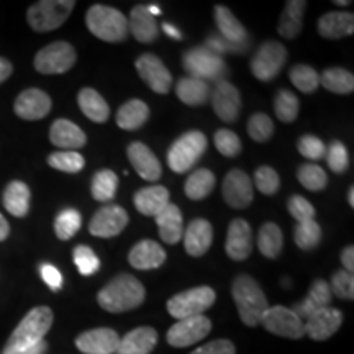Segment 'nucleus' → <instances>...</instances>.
<instances>
[{"instance_id": "nucleus-1", "label": "nucleus", "mask_w": 354, "mask_h": 354, "mask_svg": "<svg viewBox=\"0 0 354 354\" xmlns=\"http://www.w3.org/2000/svg\"><path fill=\"white\" fill-rule=\"evenodd\" d=\"M145 297L146 290L138 279L131 274H120L97 294V302L107 312L122 313L140 307Z\"/></svg>"}, {"instance_id": "nucleus-2", "label": "nucleus", "mask_w": 354, "mask_h": 354, "mask_svg": "<svg viewBox=\"0 0 354 354\" xmlns=\"http://www.w3.org/2000/svg\"><path fill=\"white\" fill-rule=\"evenodd\" d=\"M232 294L241 322L248 326L259 325L269 305L258 282L251 276L241 274L234 279Z\"/></svg>"}, {"instance_id": "nucleus-3", "label": "nucleus", "mask_w": 354, "mask_h": 354, "mask_svg": "<svg viewBox=\"0 0 354 354\" xmlns=\"http://www.w3.org/2000/svg\"><path fill=\"white\" fill-rule=\"evenodd\" d=\"M53 312L50 307H35L26 313L24 320L19 323L13 333L8 338L3 353H15L21 349L32 348L43 342L53 325Z\"/></svg>"}, {"instance_id": "nucleus-4", "label": "nucleus", "mask_w": 354, "mask_h": 354, "mask_svg": "<svg viewBox=\"0 0 354 354\" xmlns=\"http://www.w3.org/2000/svg\"><path fill=\"white\" fill-rule=\"evenodd\" d=\"M87 28L102 41L118 43L128 37V20L120 10L107 6H92L86 15Z\"/></svg>"}, {"instance_id": "nucleus-5", "label": "nucleus", "mask_w": 354, "mask_h": 354, "mask_svg": "<svg viewBox=\"0 0 354 354\" xmlns=\"http://www.w3.org/2000/svg\"><path fill=\"white\" fill-rule=\"evenodd\" d=\"M74 7L76 2L73 0H41L28 8L26 20L35 32H53L69 19Z\"/></svg>"}, {"instance_id": "nucleus-6", "label": "nucleus", "mask_w": 354, "mask_h": 354, "mask_svg": "<svg viewBox=\"0 0 354 354\" xmlns=\"http://www.w3.org/2000/svg\"><path fill=\"white\" fill-rule=\"evenodd\" d=\"M207 149V136L202 131H189L174 141L167 153V165L177 174L192 167Z\"/></svg>"}, {"instance_id": "nucleus-7", "label": "nucleus", "mask_w": 354, "mask_h": 354, "mask_svg": "<svg viewBox=\"0 0 354 354\" xmlns=\"http://www.w3.org/2000/svg\"><path fill=\"white\" fill-rule=\"evenodd\" d=\"M216 299L215 290L209 286L194 287L167 300V312L176 320H184L189 317L203 315L207 308L214 305Z\"/></svg>"}, {"instance_id": "nucleus-8", "label": "nucleus", "mask_w": 354, "mask_h": 354, "mask_svg": "<svg viewBox=\"0 0 354 354\" xmlns=\"http://www.w3.org/2000/svg\"><path fill=\"white\" fill-rule=\"evenodd\" d=\"M77 55L73 44L56 41L44 46L35 56V69L41 74H64L76 64Z\"/></svg>"}, {"instance_id": "nucleus-9", "label": "nucleus", "mask_w": 354, "mask_h": 354, "mask_svg": "<svg viewBox=\"0 0 354 354\" xmlns=\"http://www.w3.org/2000/svg\"><path fill=\"white\" fill-rule=\"evenodd\" d=\"M286 59L287 51L281 43L266 41L261 44L259 50L251 59V73L259 81L269 82L279 76V73L284 68Z\"/></svg>"}, {"instance_id": "nucleus-10", "label": "nucleus", "mask_w": 354, "mask_h": 354, "mask_svg": "<svg viewBox=\"0 0 354 354\" xmlns=\"http://www.w3.org/2000/svg\"><path fill=\"white\" fill-rule=\"evenodd\" d=\"M184 68L187 73H190V77L202 79V81L220 77L227 71V66H225L221 56L205 46L194 48V50L185 53Z\"/></svg>"}, {"instance_id": "nucleus-11", "label": "nucleus", "mask_w": 354, "mask_h": 354, "mask_svg": "<svg viewBox=\"0 0 354 354\" xmlns=\"http://www.w3.org/2000/svg\"><path fill=\"white\" fill-rule=\"evenodd\" d=\"M261 323H263L266 330L277 336H282V338L300 339L305 336L304 322L300 320L294 310L282 307V305H276V307H269L266 310Z\"/></svg>"}, {"instance_id": "nucleus-12", "label": "nucleus", "mask_w": 354, "mask_h": 354, "mask_svg": "<svg viewBox=\"0 0 354 354\" xmlns=\"http://www.w3.org/2000/svg\"><path fill=\"white\" fill-rule=\"evenodd\" d=\"M212 330L210 318L205 315L189 317L177 320L167 331V343L174 348H187L202 342Z\"/></svg>"}, {"instance_id": "nucleus-13", "label": "nucleus", "mask_w": 354, "mask_h": 354, "mask_svg": "<svg viewBox=\"0 0 354 354\" xmlns=\"http://www.w3.org/2000/svg\"><path fill=\"white\" fill-rule=\"evenodd\" d=\"M135 68L138 71L140 77L146 82V86L156 94H167L171 91L172 76L169 69L166 68L165 63L158 56L149 55V53L141 55L135 61Z\"/></svg>"}, {"instance_id": "nucleus-14", "label": "nucleus", "mask_w": 354, "mask_h": 354, "mask_svg": "<svg viewBox=\"0 0 354 354\" xmlns=\"http://www.w3.org/2000/svg\"><path fill=\"white\" fill-rule=\"evenodd\" d=\"M128 225V214L120 205H104L88 223V232L97 238H113Z\"/></svg>"}, {"instance_id": "nucleus-15", "label": "nucleus", "mask_w": 354, "mask_h": 354, "mask_svg": "<svg viewBox=\"0 0 354 354\" xmlns=\"http://www.w3.org/2000/svg\"><path fill=\"white\" fill-rule=\"evenodd\" d=\"M223 198L232 209L243 210L251 205L254 197L253 183L241 169H232L223 180Z\"/></svg>"}, {"instance_id": "nucleus-16", "label": "nucleus", "mask_w": 354, "mask_h": 354, "mask_svg": "<svg viewBox=\"0 0 354 354\" xmlns=\"http://www.w3.org/2000/svg\"><path fill=\"white\" fill-rule=\"evenodd\" d=\"M343 323V313L338 308H322L312 313L304 322V331L315 342H325L339 330Z\"/></svg>"}, {"instance_id": "nucleus-17", "label": "nucleus", "mask_w": 354, "mask_h": 354, "mask_svg": "<svg viewBox=\"0 0 354 354\" xmlns=\"http://www.w3.org/2000/svg\"><path fill=\"white\" fill-rule=\"evenodd\" d=\"M120 336L112 328H95L77 336L76 346L84 354H115Z\"/></svg>"}, {"instance_id": "nucleus-18", "label": "nucleus", "mask_w": 354, "mask_h": 354, "mask_svg": "<svg viewBox=\"0 0 354 354\" xmlns=\"http://www.w3.org/2000/svg\"><path fill=\"white\" fill-rule=\"evenodd\" d=\"M13 110L24 120H41L51 110V99L39 88H26L17 97Z\"/></svg>"}, {"instance_id": "nucleus-19", "label": "nucleus", "mask_w": 354, "mask_h": 354, "mask_svg": "<svg viewBox=\"0 0 354 354\" xmlns=\"http://www.w3.org/2000/svg\"><path fill=\"white\" fill-rule=\"evenodd\" d=\"M212 105L220 120L232 123L240 117L241 95L240 91L230 82H218L212 94Z\"/></svg>"}, {"instance_id": "nucleus-20", "label": "nucleus", "mask_w": 354, "mask_h": 354, "mask_svg": "<svg viewBox=\"0 0 354 354\" xmlns=\"http://www.w3.org/2000/svg\"><path fill=\"white\" fill-rule=\"evenodd\" d=\"M225 250L233 261H245L250 258L253 251V232L248 221L236 218L230 223Z\"/></svg>"}, {"instance_id": "nucleus-21", "label": "nucleus", "mask_w": 354, "mask_h": 354, "mask_svg": "<svg viewBox=\"0 0 354 354\" xmlns=\"http://www.w3.org/2000/svg\"><path fill=\"white\" fill-rule=\"evenodd\" d=\"M184 246L185 251L194 258H201L209 251L214 241V228L209 220L196 218L189 223L184 232Z\"/></svg>"}, {"instance_id": "nucleus-22", "label": "nucleus", "mask_w": 354, "mask_h": 354, "mask_svg": "<svg viewBox=\"0 0 354 354\" xmlns=\"http://www.w3.org/2000/svg\"><path fill=\"white\" fill-rule=\"evenodd\" d=\"M127 154L133 169L138 172V176L143 177L145 180H158L161 177V162L146 145L135 141L128 146Z\"/></svg>"}, {"instance_id": "nucleus-23", "label": "nucleus", "mask_w": 354, "mask_h": 354, "mask_svg": "<svg viewBox=\"0 0 354 354\" xmlns=\"http://www.w3.org/2000/svg\"><path fill=\"white\" fill-rule=\"evenodd\" d=\"M166 251L159 243L153 240H143L136 243L131 248L130 254H128V261L135 269L140 271H149V269H158L159 266L166 263Z\"/></svg>"}, {"instance_id": "nucleus-24", "label": "nucleus", "mask_w": 354, "mask_h": 354, "mask_svg": "<svg viewBox=\"0 0 354 354\" xmlns=\"http://www.w3.org/2000/svg\"><path fill=\"white\" fill-rule=\"evenodd\" d=\"M128 33L135 37L140 43H151L158 38L159 26L156 17L148 12L146 6L133 7L130 20H128Z\"/></svg>"}, {"instance_id": "nucleus-25", "label": "nucleus", "mask_w": 354, "mask_h": 354, "mask_svg": "<svg viewBox=\"0 0 354 354\" xmlns=\"http://www.w3.org/2000/svg\"><path fill=\"white\" fill-rule=\"evenodd\" d=\"M158 343V331L151 326H140L120 338L117 354H149Z\"/></svg>"}, {"instance_id": "nucleus-26", "label": "nucleus", "mask_w": 354, "mask_h": 354, "mask_svg": "<svg viewBox=\"0 0 354 354\" xmlns=\"http://www.w3.org/2000/svg\"><path fill=\"white\" fill-rule=\"evenodd\" d=\"M354 32V15L351 12H328L318 20V33L326 39L351 37Z\"/></svg>"}, {"instance_id": "nucleus-27", "label": "nucleus", "mask_w": 354, "mask_h": 354, "mask_svg": "<svg viewBox=\"0 0 354 354\" xmlns=\"http://www.w3.org/2000/svg\"><path fill=\"white\" fill-rule=\"evenodd\" d=\"M50 140L56 148L61 149H79L87 143V136L76 123L64 120H56L51 125Z\"/></svg>"}, {"instance_id": "nucleus-28", "label": "nucleus", "mask_w": 354, "mask_h": 354, "mask_svg": "<svg viewBox=\"0 0 354 354\" xmlns=\"http://www.w3.org/2000/svg\"><path fill=\"white\" fill-rule=\"evenodd\" d=\"M156 223L159 228V236L167 245H176V243L183 240V214L174 203H167L165 209L159 212L156 215Z\"/></svg>"}, {"instance_id": "nucleus-29", "label": "nucleus", "mask_w": 354, "mask_h": 354, "mask_svg": "<svg viewBox=\"0 0 354 354\" xmlns=\"http://www.w3.org/2000/svg\"><path fill=\"white\" fill-rule=\"evenodd\" d=\"M167 203H169V190L162 185H151L135 194L136 210L145 216H156Z\"/></svg>"}, {"instance_id": "nucleus-30", "label": "nucleus", "mask_w": 354, "mask_h": 354, "mask_svg": "<svg viewBox=\"0 0 354 354\" xmlns=\"http://www.w3.org/2000/svg\"><path fill=\"white\" fill-rule=\"evenodd\" d=\"M331 299H333V294H331L330 284L320 279V281L313 282L307 299H305L304 302H300L299 305H295L294 312L297 313L300 320L305 322L310 315H312V313H315L322 308L330 307Z\"/></svg>"}, {"instance_id": "nucleus-31", "label": "nucleus", "mask_w": 354, "mask_h": 354, "mask_svg": "<svg viewBox=\"0 0 354 354\" xmlns=\"http://www.w3.org/2000/svg\"><path fill=\"white\" fill-rule=\"evenodd\" d=\"M305 8H307V2L305 0H289L286 3V8L281 13L277 26V32L282 38L294 39L299 37L304 26Z\"/></svg>"}, {"instance_id": "nucleus-32", "label": "nucleus", "mask_w": 354, "mask_h": 354, "mask_svg": "<svg viewBox=\"0 0 354 354\" xmlns=\"http://www.w3.org/2000/svg\"><path fill=\"white\" fill-rule=\"evenodd\" d=\"M176 95L180 102L190 107H197V105L205 104L210 97V86L207 81L196 77H183L177 81Z\"/></svg>"}, {"instance_id": "nucleus-33", "label": "nucleus", "mask_w": 354, "mask_h": 354, "mask_svg": "<svg viewBox=\"0 0 354 354\" xmlns=\"http://www.w3.org/2000/svg\"><path fill=\"white\" fill-rule=\"evenodd\" d=\"M77 104L81 112L86 115L88 120L95 123H104L109 120L110 109L109 104L105 102L104 97H102L99 92L94 91V88L86 87L79 92L77 95Z\"/></svg>"}, {"instance_id": "nucleus-34", "label": "nucleus", "mask_w": 354, "mask_h": 354, "mask_svg": "<svg viewBox=\"0 0 354 354\" xmlns=\"http://www.w3.org/2000/svg\"><path fill=\"white\" fill-rule=\"evenodd\" d=\"M30 198H32V192L28 185L21 180H12L3 192V205L8 214L24 218L30 210Z\"/></svg>"}, {"instance_id": "nucleus-35", "label": "nucleus", "mask_w": 354, "mask_h": 354, "mask_svg": "<svg viewBox=\"0 0 354 354\" xmlns=\"http://www.w3.org/2000/svg\"><path fill=\"white\" fill-rule=\"evenodd\" d=\"M215 20L220 30V37L228 39L232 43H246L250 41L245 26L240 20L233 15V12L225 6L215 7Z\"/></svg>"}, {"instance_id": "nucleus-36", "label": "nucleus", "mask_w": 354, "mask_h": 354, "mask_svg": "<svg viewBox=\"0 0 354 354\" xmlns=\"http://www.w3.org/2000/svg\"><path fill=\"white\" fill-rule=\"evenodd\" d=\"M149 117V107L140 99H131L123 104L117 112V125L122 130H138Z\"/></svg>"}, {"instance_id": "nucleus-37", "label": "nucleus", "mask_w": 354, "mask_h": 354, "mask_svg": "<svg viewBox=\"0 0 354 354\" xmlns=\"http://www.w3.org/2000/svg\"><path fill=\"white\" fill-rule=\"evenodd\" d=\"M284 246V234L276 223H264L258 234V248L261 254L268 259H276Z\"/></svg>"}, {"instance_id": "nucleus-38", "label": "nucleus", "mask_w": 354, "mask_h": 354, "mask_svg": "<svg viewBox=\"0 0 354 354\" xmlns=\"http://www.w3.org/2000/svg\"><path fill=\"white\" fill-rule=\"evenodd\" d=\"M215 187V176L209 169H197L185 180V196L190 201H202Z\"/></svg>"}, {"instance_id": "nucleus-39", "label": "nucleus", "mask_w": 354, "mask_h": 354, "mask_svg": "<svg viewBox=\"0 0 354 354\" xmlns=\"http://www.w3.org/2000/svg\"><path fill=\"white\" fill-rule=\"evenodd\" d=\"M320 84L335 94H351L354 91V76L346 69L331 68L322 74Z\"/></svg>"}, {"instance_id": "nucleus-40", "label": "nucleus", "mask_w": 354, "mask_h": 354, "mask_svg": "<svg viewBox=\"0 0 354 354\" xmlns=\"http://www.w3.org/2000/svg\"><path fill=\"white\" fill-rule=\"evenodd\" d=\"M118 187V177L113 171L102 169L92 179V197L97 202L113 201Z\"/></svg>"}, {"instance_id": "nucleus-41", "label": "nucleus", "mask_w": 354, "mask_h": 354, "mask_svg": "<svg viewBox=\"0 0 354 354\" xmlns=\"http://www.w3.org/2000/svg\"><path fill=\"white\" fill-rule=\"evenodd\" d=\"M294 241L300 250L310 251L322 241V228L315 220L300 221L294 230Z\"/></svg>"}, {"instance_id": "nucleus-42", "label": "nucleus", "mask_w": 354, "mask_h": 354, "mask_svg": "<svg viewBox=\"0 0 354 354\" xmlns=\"http://www.w3.org/2000/svg\"><path fill=\"white\" fill-rule=\"evenodd\" d=\"M290 82L304 94H312L320 86V76L313 68L307 64H297L289 73Z\"/></svg>"}, {"instance_id": "nucleus-43", "label": "nucleus", "mask_w": 354, "mask_h": 354, "mask_svg": "<svg viewBox=\"0 0 354 354\" xmlns=\"http://www.w3.org/2000/svg\"><path fill=\"white\" fill-rule=\"evenodd\" d=\"M274 110H276V117L281 122H295V118L299 117V99L290 91L282 88L277 92L276 100H274Z\"/></svg>"}, {"instance_id": "nucleus-44", "label": "nucleus", "mask_w": 354, "mask_h": 354, "mask_svg": "<svg viewBox=\"0 0 354 354\" xmlns=\"http://www.w3.org/2000/svg\"><path fill=\"white\" fill-rule=\"evenodd\" d=\"M81 223H82V218H81V214H79L77 210H74V209L63 210L59 215L56 216V221H55L56 236L63 241L71 240V238H73L74 234L79 232Z\"/></svg>"}, {"instance_id": "nucleus-45", "label": "nucleus", "mask_w": 354, "mask_h": 354, "mask_svg": "<svg viewBox=\"0 0 354 354\" xmlns=\"http://www.w3.org/2000/svg\"><path fill=\"white\" fill-rule=\"evenodd\" d=\"M48 165L53 169L68 172V174H76V172L82 171L86 161H84L82 154H79L77 151H57L48 158Z\"/></svg>"}, {"instance_id": "nucleus-46", "label": "nucleus", "mask_w": 354, "mask_h": 354, "mask_svg": "<svg viewBox=\"0 0 354 354\" xmlns=\"http://www.w3.org/2000/svg\"><path fill=\"white\" fill-rule=\"evenodd\" d=\"M299 183L304 185L305 189L312 190V192H318L323 190L328 184V177L326 172L317 165H302L297 171Z\"/></svg>"}, {"instance_id": "nucleus-47", "label": "nucleus", "mask_w": 354, "mask_h": 354, "mask_svg": "<svg viewBox=\"0 0 354 354\" xmlns=\"http://www.w3.org/2000/svg\"><path fill=\"white\" fill-rule=\"evenodd\" d=\"M248 133H250L251 140L258 141V143H266L274 133V123L269 115L266 113H254L248 122Z\"/></svg>"}, {"instance_id": "nucleus-48", "label": "nucleus", "mask_w": 354, "mask_h": 354, "mask_svg": "<svg viewBox=\"0 0 354 354\" xmlns=\"http://www.w3.org/2000/svg\"><path fill=\"white\" fill-rule=\"evenodd\" d=\"M254 183L256 189L261 194H264V196H274L279 190V185H281V179H279V174L272 167L261 166L254 172Z\"/></svg>"}, {"instance_id": "nucleus-49", "label": "nucleus", "mask_w": 354, "mask_h": 354, "mask_svg": "<svg viewBox=\"0 0 354 354\" xmlns=\"http://www.w3.org/2000/svg\"><path fill=\"white\" fill-rule=\"evenodd\" d=\"M215 146L227 158H234L241 153V140L238 138L236 133L227 128H221L215 133Z\"/></svg>"}, {"instance_id": "nucleus-50", "label": "nucleus", "mask_w": 354, "mask_h": 354, "mask_svg": "<svg viewBox=\"0 0 354 354\" xmlns=\"http://www.w3.org/2000/svg\"><path fill=\"white\" fill-rule=\"evenodd\" d=\"M74 263H76L79 272L82 276H92V274L99 271L100 268V259L97 258L94 251L88 246H77L74 250Z\"/></svg>"}, {"instance_id": "nucleus-51", "label": "nucleus", "mask_w": 354, "mask_h": 354, "mask_svg": "<svg viewBox=\"0 0 354 354\" xmlns=\"http://www.w3.org/2000/svg\"><path fill=\"white\" fill-rule=\"evenodd\" d=\"M325 156L326 161H328L330 169L333 171L335 174H343V172L348 169L349 154L346 146H344L342 141H333V143L330 145V148L326 149Z\"/></svg>"}, {"instance_id": "nucleus-52", "label": "nucleus", "mask_w": 354, "mask_h": 354, "mask_svg": "<svg viewBox=\"0 0 354 354\" xmlns=\"http://www.w3.org/2000/svg\"><path fill=\"white\" fill-rule=\"evenodd\" d=\"M331 294L343 300H353L354 299V277L351 272L338 271L331 277Z\"/></svg>"}, {"instance_id": "nucleus-53", "label": "nucleus", "mask_w": 354, "mask_h": 354, "mask_svg": "<svg viewBox=\"0 0 354 354\" xmlns=\"http://www.w3.org/2000/svg\"><path fill=\"white\" fill-rule=\"evenodd\" d=\"M297 148H299V153L302 154L304 158L310 159V161H318V159H322L326 153V148L325 145H323V141L312 135L302 136V138L299 140Z\"/></svg>"}, {"instance_id": "nucleus-54", "label": "nucleus", "mask_w": 354, "mask_h": 354, "mask_svg": "<svg viewBox=\"0 0 354 354\" xmlns=\"http://www.w3.org/2000/svg\"><path fill=\"white\" fill-rule=\"evenodd\" d=\"M287 207H289L290 215L297 220V223H300V221H307V220H315V209H313L312 203L302 196L290 197Z\"/></svg>"}, {"instance_id": "nucleus-55", "label": "nucleus", "mask_w": 354, "mask_h": 354, "mask_svg": "<svg viewBox=\"0 0 354 354\" xmlns=\"http://www.w3.org/2000/svg\"><path fill=\"white\" fill-rule=\"evenodd\" d=\"M248 43H232L228 41V39L221 38V37H209L207 38V44L205 48H209L210 51L216 53V55H220V53H241V51H246L248 50Z\"/></svg>"}, {"instance_id": "nucleus-56", "label": "nucleus", "mask_w": 354, "mask_h": 354, "mask_svg": "<svg viewBox=\"0 0 354 354\" xmlns=\"http://www.w3.org/2000/svg\"><path fill=\"white\" fill-rule=\"evenodd\" d=\"M190 354H236V349H234V344L228 342V339H215V342H210L197 348L196 351Z\"/></svg>"}, {"instance_id": "nucleus-57", "label": "nucleus", "mask_w": 354, "mask_h": 354, "mask_svg": "<svg viewBox=\"0 0 354 354\" xmlns=\"http://www.w3.org/2000/svg\"><path fill=\"white\" fill-rule=\"evenodd\" d=\"M41 277L43 281L50 286L51 290H59L63 287V276L57 271L55 266L43 264L41 266Z\"/></svg>"}, {"instance_id": "nucleus-58", "label": "nucleus", "mask_w": 354, "mask_h": 354, "mask_svg": "<svg viewBox=\"0 0 354 354\" xmlns=\"http://www.w3.org/2000/svg\"><path fill=\"white\" fill-rule=\"evenodd\" d=\"M342 263L344 266V271L353 274L354 271V248L353 246L344 248L342 253Z\"/></svg>"}, {"instance_id": "nucleus-59", "label": "nucleus", "mask_w": 354, "mask_h": 354, "mask_svg": "<svg viewBox=\"0 0 354 354\" xmlns=\"http://www.w3.org/2000/svg\"><path fill=\"white\" fill-rule=\"evenodd\" d=\"M13 73V66L6 57H0V84L6 82L8 77L12 76Z\"/></svg>"}, {"instance_id": "nucleus-60", "label": "nucleus", "mask_w": 354, "mask_h": 354, "mask_svg": "<svg viewBox=\"0 0 354 354\" xmlns=\"http://www.w3.org/2000/svg\"><path fill=\"white\" fill-rule=\"evenodd\" d=\"M48 349V344L46 342H39L38 344H35L32 348H26V349H21V351H15V353H2V354H44Z\"/></svg>"}, {"instance_id": "nucleus-61", "label": "nucleus", "mask_w": 354, "mask_h": 354, "mask_svg": "<svg viewBox=\"0 0 354 354\" xmlns=\"http://www.w3.org/2000/svg\"><path fill=\"white\" fill-rule=\"evenodd\" d=\"M8 233H10V225H8V221L3 218V215L0 214V241L7 240Z\"/></svg>"}, {"instance_id": "nucleus-62", "label": "nucleus", "mask_w": 354, "mask_h": 354, "mask_svg": "<svg viewBox=\"0 0 354 354\" xmlns=\"http://www.w3.org/2000/svg\"><path fill=\"white\" fill-rule=\"evenodd\" d=\"M162 30H165V33L169 35L171 38H174V39L183 38V35H180L179 30H177L176 26H172L171 24H162Z\"/></svg>"}, {"instance_id": "nucleus-63", "label": "nucleus", "mask_w": 354, "mask_h": 354, "mask_svg": "<svg viewBox=\"0 0 354 354\" xmlns=\"http://www.w3.org/2000/svg\"><path fill=\"white\" fill-rule=\"evenodd\" d=\"M348 201H349V205H351V209L354 207V187L349 189L348 192Z\"/></svg>"}, {"instance_id": "nucleus-64", "label": "nucleus", "mask_w": 354, "mask_h": 354, "mask_svg": "<svg viewBox=\"0 0 354 354\" xmlns=\"http://www.w3.org/2000/svg\"><path fill=\"white\" fill-rule=\"evenodd\" d=\"M335 3H336V6H348L349 2H335Z\"/></svg>"}]
</instances>
